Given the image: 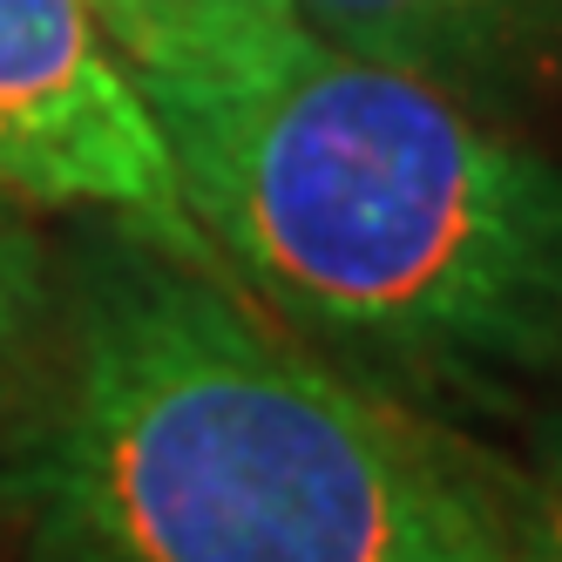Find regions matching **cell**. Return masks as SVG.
<instances>
[{
	"label": "cell",
	"instance_id": "6da1fadb",
	"mask_svg": "<svg viewBox=\"0 0 562 562\" xmlns=\"http://www.w3.org/2000/svg\"><path fill=\"white\" fill-rule=\"evenodd\" d=\"M14 502L48 562H515L536 481L109 224L55 292Z\"/></svg>",
	"mask_w": 562,
	"mask_h": 562
},
{
	"label": "cell",
	"instance_id": "7a4b0ae2",
	"mask_svg": "<svg viewBox=\"0 0 562 562\" xmlns=\"http://www.w3.org/2000/svg\"><path fill=\"white\" fill-rule=\"evenodd\" d=\"M190 224L278 326L386 393H562V170L454 89L305 42L143 89Z\"/></svg>",
	"mask_w": 562,
	"mask_h": 562
},
{
	"label": "cell",
	"instance_id": "3957f363",
	"mask_svg": "<svg viewBox=\"0 0 562 562\" xmlns=\"http://www.w3.org/2000/svg\"><path fill=\"white\" fill-rule=\"evenodd\" d=\"M0 190L42 211H95L156 251L217 265L136 75L82 0H0Z\"/></svg>",
	"mask_w": 562,
	"mask_h": 562
},
{
	"label": "cell",
	"instance_id": "277c9868",
	"mask_svg": "<svg viewBox=\"0 0 562 562\" xmlns=\"http://www.w3.org/2000/svg\"><path fill=\"white\" fill-rule=\"evenodd\" d=\"M299 27L339 55L474 89L529 48V0H292Z\"/></svg>",
	"mask_w": 562,
	"mask_h": 562
},
{
	"label": "cell",
	"instance_id": "5b68a950",
	"mask_svg": "<svg viewBox=\"0 0 562 562\" xmlns=\"http://www.w3.org/2000/svg\"><path fill=\"white\" fill-rule=\"evenodd\" d=\"M136 89L237 82L285 61L305 27L292 0H82Z\"/></svg>",
	"mask_w": 562,
	"mask_h": 562
},
{
	"label": "cell",
	"instance_id": "8992f818",
	"mask_svg": "<svg viewBox=\"0 0 562 562\" xmlns=\"http://www.w3.org/2000/svg\"><path fill=\"white\" fill-rule=\"evenodd\" d=\"M48 318H55V278L42 258V237L27 231L21 204L0 190V407L42 367Z\"/></svg>",
	"mask_w": 562,
	"mask_h": 562
},
{
	"label": "cell",
	"instance_id": "52a82bcc",
	"mask_svg": "<svg viewBox=\"0 0 562 562\" xmlns=\"http://www.w3.org/2000/svg\"><path fill=\"white\" fill-rule=\"evenodd\" d=\"M515 562H562V481L529 495V521H521Z\"/></svg>",
	"mask_w": 562,
	"mask_h": 562
},
{
	"label": "cell",
	"instance_id": "ba28073f",
	"mask_svg": "<svg viewBox=\"0 0 562 562\" xmlns=\"http://www.w3.org/2000/svg\"><path fill=\"white\" fill-rule=\"evenodd\" d=\"M555 461H562V440H555Z\"/></svg>",
	"mask_w": 562,
	"mask_h": 562
}]
</instances>
